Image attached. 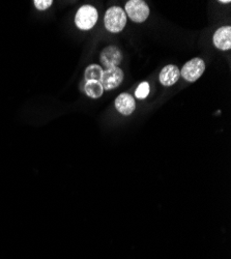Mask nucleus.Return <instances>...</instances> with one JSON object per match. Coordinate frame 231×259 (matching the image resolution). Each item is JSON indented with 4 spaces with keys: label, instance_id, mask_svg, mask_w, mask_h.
<instances>
[{
    "label": "nucleus",
    "instance_id": "obj_1",
    "mask_svg": "<svg viewBox=\"0 0 231 259\" xmlns=\"http://www.w3.org/2000/svg\"><path fill=\"white\" fill-rule=\"evenodd\" d=\"M104 24L109 32L118 33L127 25V15L121 8L111 7L105 14Z\"/></svg>",
    "mask_w": 231,
    "mask_h": 259
},
{
    "label": "nucleus",
    "instance_id": "obj_2",
    "mask_svg": "<svg viewBox=\"0 0 231 259\" xmlns=\"http://www.w3.org/2000/svg\"><path fill=\"white\" fill-rule=\"evenodd\" d=\"M98 11L93 6L81 7L75 16V24L80 30H90L98 21Z\"/></svg>",
    "mask_w": 231,
    "mask_h": 259
},
{
    "label": "nucleus",
    "instance_id": "obj_3",
    "mask_svg": "<svg viewBox=\"0 0 231 259\" xmlns=\"http://www.w3.org/2000/svg\"><path fill=\"white\" fill-rule=\"evenodd\" d=\"M124 13L128 15L129 18L136 23H142L144 21L148 20L151 11L150 8L143 0H129L125 4Z\"/></svg>",
    "mask_w": 231,
    "mask_h": 259
},
{
    "label": "nucleus",
    "instance_id": "obj_4",
    "mask_svg": "<svg viewBox=\"0 0 231 259\" xmlns=\"http://www.w3.org/2000/svg\"><path fill=\"white\" fill-rule=\"evenodd\" d=\"M205 71V63L201 58H193L183 64L180 76L188 82L197 81Z\"/></svg>",
    "mask_w": 231,
    "mask_h": 259
},
{
    "label": "nucleus",
    "instance_id": "obj_5",
    "mask_svg": "<svg viewBox=\"0 0 231 259\" xmlns=\"http://www.w3.org/2000/svg\"><path fill=\"white\" fill-rule=\"evenodd\" d=\"M124 78L123 71L116 67L111 69H106L103 71L102 78L100 80V83L102 84L104 91H112L117 89L118 86L122 83Z\"/></svg>",
    "mask_w": 231,
    "mask_h": 259
},
{
    "label": "nucleus",
    "instance_id": "obj_6",
    "mask_svg": "<svg viewBox=\"0 0 231 259\" xmlns=\"http://www.w3.org/2000/svg\"><path fill=\"white\" fill-rule=\"evenodd\" d=\"M100 59L106 69L116 68L122 61V53L116 46H108L102 50Z\"/></svg>",
    "mask_w": 231,
    "mask_h": 259
},
{
    "label": "nucleus",
    "instance_id": "obj_7",
    "mask_svg": "<svg viewBox=\"0 0 231 259\" xmlns=\"http://www.w3.org/2000/svg\"><path fill=\"white\" fill-rule=\"evenodd\" d=\"M213 41L216 48L222 51L231 49V27L222 26L216 30L213 36Z\"/></svg>",
    "mask_w": 231,
    "mask_h": 259
},
{
    "label": "nucleus",
    "instance_id": "obj_8",
    "mask_svg": "<svg viewBox=\"0 0 231 259\" xmlns=\"http://www.w3.org/2000/svg\"><path fill=\"white\" fill-rule=\"evenodd\" d=\"M114 105L116 110L124 116L131 115L136 109V102L134 98L129 94H120L115 99Z\"/></svg>",
    "mask_w": 231,
    "mask_h": 259
},
{
    "label": "nucleus",
    "instance_id": "obj_9",
    "mask_svg": "<svg viewBox=\"0 0 231 259\" xmlns=\"http://www.w3.org/2000/svg\"><path fill=\"white\" fill-rule=\"evenodd\" d=\"M179 77L180 70L174 64H168L161 71L159 79L163 86H172L178 81Z\"/></svg>",
    "mask_w": 231,
    "mask_h": 259
},
{
    "label": "nucleus",
    "instance_id": "obj_10",
    "mask_svg": "<svg viewBox=\"0 0 231 259\" xmlns=\"http://www.w3.org/2000/svg\"><path fill=\"white\" fill-rule=\"evenodd\" d=\"M84 91L91 99H99L103 96L104 93V89L100 81H86L85 86H84Z\"/></svg>",
    "mask_w": 231,
    "mask_h": 259
},
{
    "label": "nucleus",
    "instance_id": "obj_11",
    "mask_svg": "<svg viewBox=\"0 0 231 259\" xmlns=\"http://www.w3.org/2000/svg\"><path fill=\"white\" fill-rule=\"evenodd\" d=\"M103 69L99 64H90L84 72V78L86 81H100L103 75Z\"/></svg>",
    "mask_w": 231,
    "mask_h": 259
},
{
    "label": "nucleus",
    "instance_id": "obj_12",
    "mask_svg": "<svg viewBox=\"0 0 231 259\" xmlns=\"http://www.w3.org/2000/svg\"><path fill=\"white\" fill-rule=\"evenodd\" d=\"M150 90H151L150 84L148 82H142L139 84V86L135 92V97L139 100H143L145 98H148V96L150 95Z\"/></svg>",
    "mask_w": 231,
    "mask_h": 259
},
{
    "label": "nucleus",
    "instance_id": "obj_13",
    "mask_svg": "<svg viewBox=\"0 0 231 259\" xmlns=\"http://www.w3.org/2000/svg\"><path fill=\"white\" fill-rule=\"evenodd\" d=\"M33 4H34V7L37 10L45 11V10L49 9L52 6L53 2H52V0H34Z\"/></svg>",
    "mask_w": 231,
    "mask_h": 259
},
{
    "label": "nucleus",
    "instance_id": "obj_14",
    "mask_svg": "<svg viewBox=\"0 0 231 259\" xmlns=\"http://www.w3.org/2000/svg\"><path fill=\"white\" fill-rule=\"evenodd\" d=\"M219 3H220V4H223V5H228V4H230L231 2H230V0H226V2H225V0H220Z\"/></svg>",
    "mask_w": 231,
    "mask_h": 259
}]
</instances>
